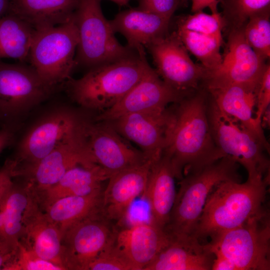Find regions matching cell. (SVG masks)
Wrapping results in <instances>:
<instances>
[{"instance_id": "46", "label": "cell", "mask_w": 270, "mask_h": 270, "mask_svg": "<svg viewBox=\"0 0 270 270\" xmlns=\"http://www.w3.org/2000/svg\"><path fill=\"white\" fill-rule=\"evenodd\" d=\"M0 128H1V126H0Z\"/></svg>"}, {"instance_id": "37", "label": "cell", "mask_w": 270, "mask_h": 270, "mask_svg": "<svg viewBox=\"0 0 270 270\" xmlns=\"http://www.w3.org/2000/svg\"><path fill=\"white\" fill-rule=\"evenodd\" d=\"M180 2V0H140L138 8L170 20Z\"/></svg>"}, {"instance_id": "23", "label": "cell", "mask_w": 270, "mask_h": 270, "mask_svg": "<svg viewBox=\"0 0 270 270\" xmlns=\"http://www.w3.org/2000/svg\"><path fill=\"white\" fill-rule=\"evenodd\" d=\"M170 20L137 8L120 12L110 23L114 33L119 32L125 37L127 46L137 50L146 48L168 34Z\"/></svg>"}, {"instance_id": "10", "label": "cell", "mask_w": 270, "mask_h": 270, "mask_svg": "<svg viewBox=\"0 0 270 270\" xmlns=\"http://www.w3.org/2000/svg\"><path fill=\"white\" fill-rule=\"evenodd\" d=\"M242 28L229 30L221 64L206 71L203 80L207 90L234 84L258 87L267 64L248 44Z\"/></svg>"}, {"instance_id": "31", "label": "cell", "mask_w": 270, "mask_h": 270, "mask_svg": "<svg viewBox=\"0 0 270 270\" xmlns=\"http://www.w3.org/2000/svg\"><path fill=\"white\" fill-rule=\"evenodd\" d=\"M248 44L264 60L270 56V8L258 12L248 19L242 28Z\"/></svg>"}, {"instance_id": "40", "label": "cell", "mask_w": 270, "mask_h": 270, "mask_svg": "<svg viewBox=\"0 0 270 270\" xmlns=\"http://www.w3.org/2000/svg\"><path fill=\"white\" fill-rule=\"evenodd\" d=\"M16 250L0 240V270H3L6 264L12 259Z\"/></svg>"}, {"instance_id": "43", "label": "cell", "mask_w": 270, "mask_h": 270, "mask_svg": "<svg viewBox=\"0 0 270 270\" xmlns=\"http://www.w3.org/2000/svg\"><path fill=\"white\" fill-rule=\"evenodd\" d=\"M10 12V0H0V18Z\"/></svg>"}, {"instance_id": "6", "label": "cell", "mask_w": 270, "mask_h": 270, "mask_svg": "<svg viewBox=\"0 0 270 270\" xmlns=\"http://www.w3.org/2000/svg\"><path fill=\"white\" fill-rule=\"evenodd\" d=\"M73 18L78 33L76 66L90 69L126 57L136 50L118 41L110 21L103 14L100 0H79Z\"/></svg>"}, {"instance_id": "24", "label": "cell", "mask_w": 270, "mask_h": 270, "mask_svg": "<svg viewBox=\"0 0 270 270\" xmlns=\"http://www.w3.org/2000/svg\"><path fill=\"white\" fill-rule=\"evenodd\" d=\"M38 204L36 194L27 184L22 186L14 180L0 206L4 223L2 240L13 250H16L27 220Z\"/></svg>"}, {"instance_id": "16", "label": "cell", "mask_w": 270, "mask_h": 270, "mask_svg": "<svg viewBox=\"0 0 270 270\" xmlns=\"http://www.w3.org/2000/svg\"><path fill=\"white\" fill-rule=\"evenodd\" d=\"M92 164L96 163L85 146L78 122L70 136L40 162L20 172L16 178H24L25 184L36 194L57 182L74 166Z\"/></svg>"}, {"instance_id": "41", "label": "cell", "mask_w": 270, "mask_h": 270, "mask_svg": "<svg viewBox=\"0 0 270 270\" xmlns=\"http://www.w3.org/2000/svg\"><path fill=\"white\" fill-rule=\"evenodd\" d=\"M214 256L212 270H236L234 265L226 258L218 254Z\"/></svg>"}, {"instance_id": "30", "label": "cell", "mask_w": 270, "mask_h": 270, "mask_svg": "<svg viewBox=\"0 0 270 270\" xmlns=\"http://www.w3.org/2000/svg\"><path fill=\"white\" fill-rule=\"evenodd\" d=\"M187 50L194 55L207 72L218 68L222 60L220 52L222 38L204 35L177 28L174 32Z\"/></svg>"}, {"instance_id": "9", "label": "cell", "mask_w": 270, "mask_h": 270, "mask_svg": "<svg viewBox=\"0 0 270 270\" xmlns=\"http://www.w3.org/2000/svg\"><path fill=\"white\" fill-rule=\"evenodd\" d=\"M56 88L44 81L31 65L0 60V124L13 130L22 114L48 98Z\"/></svg>"}, {"instance_id": "13", "label": "cell", "mask_w": 270, "mask_h": 270, "mask_svg": "<svg viewBox=\"0 0 270 270\" xmlns=\"http://www.w3.org/2000/svg\"><path fill=\"white\" fill-rule=\"evenodd\" d=\"M146 48L152 57L158 76L183 96H189L204 80L206 70L193 62L175 32L167 34Z\"/></svg>"}, {"instance_id": "19", "label": "cell", "mask_w": 270, "mask_h": 270, "mask_svg": "<svg viewBox=\"0 0 270 270\" xmlns=\"http://www.w3.org/2000/svg\"><path fill=\"white\" fill-rule=\"evenodd\" d=\"M170 240L164 230L150 222L116 230L114 239L134 270H144Z\"/></svg>"}, {"instance_id": "14", "label": "cell", "mask_w": 270, "mask_h": 270, "mask_svg": "<svg viewBox=\"0 0 270 270\" xmlns=\"http://www.w3.org/2000/svg\"><path fill=\"white\" fill-rule=\"evenodd\" d=\"M78 126L89 152L110 176L148 160L142 151L125 142L108 122H94L80 116Z\"/></svg>"}, {"instance_id": "33", "label": "cell", "mask_w": 270, "mask_h": 270, "mask_svg": "<svg viewBox=\"0 0 270 270\" xmlns=\"http://www.w3.org/2000/svg\"><path fill=\"white\" fill-rule=\"evenodd\" d=\"M224 26V20L218 12L208 14L198 11L180 18L177 22V28L219 38H222V32Z\"/></svg>"}, {"instance_id": "8", "label": "cell", "mask_w": 270, "mask_h": 270, "mask_svg": "<svg viewBox=\"0 0 270 270\" xmlns=\"http://www.w3.org/2000/svg\"><path fill=\"white\" fill-rule=\"evenodd\" d=\"M210 131L221 158L230 156L246 170L249 180L270 178L269 151L251 132L221 112L211 100L208 104Z\"/></svg>"}, {"instance_id": "7", "label": "cell", "mask_w": 270, "mask_h": 270, "mask_svg": "<svg viewBox=\"0 0 270 270\" xmlns=\"http://www.w3.org/2000/svg\"><path fill=\"white\" fill-rule=\"evenodd\" d=\"M78 42L72 15L66 23L34 30L28 62L44 81L56 88L71 78Z\"/></svg>"}, {"instance_id": "45", "label": "cell", "mask_w": 270, "mask_h": 270, "mask_svg": "<svg viewBox=\"0 0 270 270\" xmlns=\"http://www.w3.org/2000/svg\"><path fill=\"white\" fill-rule=\"evenodd\" d=\"M187 0H180V2H186Z\"/></svg>"}, {"instance_id": "42", "label": "cell", "mask_w": 270, "mask_h": 270, "mask_svg": "<svg viewBox=\"0 0 270 270\" xmlns=\"http://www.w3.org/2000/svg\"><path fill=\"white\" fill-rule=\"evenodd\" d=\"M14 131L6 128L0 129V154L2 151L12 142Z\"/></svg>"}, {"instance_id": "12", "label": "cell", "mask_w": 270, "mask_h": 270, "mask_svg": "<svg viewBox=\"0 0 270 270\" xmlns=\"http://www.w3.org/2000/svg\"><path fill=\"white\" fill-rule=\"evenodd\" d=\"M116 228L100 211L67 228L62 235V262L66 270H88L90 263L113 240Z\"/></svg>"}, {"instance_id": "35", "label": "cell", "mask_w": 270, "mask_h": 270, "mask_svg": "<svg viewBox=\"0 0 270 270\" xmlns=\"http://www.w3.org/2000/svg\"><path fill=\"white\" fill-rule=\"evenodd\" d=\"M114 239L90 263L88 270H134L116 246Z\"/></svg>"}, {"instance_id": "32", "label": "cell", "mask_w": 270, "mask_h": 270, "mask_svg": "<svg viewBox=\"0 0 270 270\" xmlns=\"http://www.w3.org/2000/svg\"><path fill=\"white\" fill-rule=\"evenodd\" d=\"M225 26L229 30L244 26L252 16L270 8V0H222Z\"/></svg>"}, {"instance_id": "1", "label": "cell", "mask_w": 270, "mask_h": 270, "mask_svg": "<svg viewBox=\"0 0 270 270\" xmlns=\"http://www.w3.org/2000/svg\"><path fill=\"white\" fill-rule=\"evenodd\" d=\"M208 104L202 91L184 97L173 108L174 122L162 154L178 180L222 158L212 137Z\"/></svg>"}, {"instance_id": "29", "label": "cell", "mask_w": 270, "mask_h": 270, "mask_svg": "<svg viewBox=\"0 0 270 270\" xmlns=\"http://www.w3.org/2000/svg\"><path fill=\"white\" fill-rule=\"evenodd\" d=\"M35 30L14 14L0 18V60L8 58L28 62Z\"/></svg>"}, {"instance_id": "34", "label": "cell", "mask_w": 270, "mask_h": 270, "mask_svg": "<svg viewBox=\"0 0 270 270\" xmlns=\"http://www.w3.org/2000/svg\"><path fill=\"white\" fill-rule=\"evenodd\" d=\"M3 270H64V269L42 258L20 242L14 258L6 264Z\"/></svg>"}, {"instance_id": "27", "label": "cell", "mask_w": 270, "mask_h": 270, "mask_svg": "<svg viewBox=\"0 0 270 270\" xmlns=\"http://www.w3.org/2000/svg\"><path fill=\"white\" fill-rule=\"evenodd\" d=\"M214 258L206 244L171 240L144 270H210Z\"/></svg>"}, {"instance_id": "17", "label": "cell", "mask_w": 270, "mask_h": 270, "mask_svg": "<svg viewBox=\"0 0 270 270\" xmlns=\"http://www.w3.org/2000/svg\"><path fill=\"white\" fill-rule=\"evenodd\" d=\"M184 97L166 84L151 68L122 99L100 112L96 120L108 122L128 114L162 110L169 104L176 103Z\"/></svg>"}, {"instance_id": "25", "label": "cell", "mask_w": 270, "mask_h": 270, "mask_svg": "<svg viewBox=\"0 0 270 270\" xmlns=\"http://www.w3.org/2000/svg\"><path fill=\"white\" fill-rule=\"evenodd\" d=\"M62 233L42 210L39 204L30 214L20 242L42 258L58 266L62 262Z\"/></svg>"}, {"instance_id": "22", "label": "cell", "mask_w": 270, "mask_h": 270, "mask_svg": "<svg viewBox=\"0 0 270 270\" xmlns=\"http://www.w3.org/2000/svg\"><path fill=\"white\" fill-rule=\"evenodd\" d=\"M110 176L98 164H80L68 170L55 184L36 195L40 208L44 210L60 198L86 196L100 190L102 182Z\"/></svg>"}, {"instance_id": "36", "label": "cell", "mask_w": 270, "mask_h": 270, "mask_svg": "<svg viewBox=\"0 0 270 270\" xmlns=\"http://www.w3.org/2000/svg\"><path fill=\"white\" fill-rule=\"evenodd\" d=\"M270 104V65L267 64L256 92L255 118L262 125V118Z\"/></svg>"}, {"instance_id": "44", "label": "cell", "mask_w": 270, "mask_h": 270, "mask_svg": "<svg viewBox=\"0 0 270 270\" xmlns=\"http://www.w3.org/2000/svg\"><path fill=\"white\" fill-rule=\"evenodd\" d=\"M112 1L120 6L126 5L130 0H109Z\"/></svg>"}, {"instance_id": "20", "label": "cell", "mask_w": 270, "mask_h": 270, "mask_svg": "<svg viewBox=\"0 0 270 270\" xmlns=\"http://www.w3.org/2000/svg\"><path fill=\"white\" fill-rule=\"evenodd\" d=\"M257 88L234 84L208 91L211 95V100L221 112L238 121L254 134L270 151V145L262 125L258 123L254 115Z\"/></svg>"}, {"instance_id": "5", "label": "cell", "mask_w": 270, "mask_h": 270, "mask_svg": "<svg viewBox=\"0 0 270 270\" xmlns=\"http://www.w3.org/2000/svg\"><path fill=\"white\" fill-rule=\"evenodd\" d=\"M210 252L231 262L236 270H270V220L264 208L240 226L210 238Z\"/></svg>"}, {"instance_id": "26", "label": "cell", "mask_w": 270, "mask_h": 270, "mask_svg": "<svg viewBox=\"0 0 270 270\" xmlns=\"http://www.w3.org/2000/svg\"><path fill=\"white\" fill-rule=\"evenodd\" d=\"M79 0H10V12L35 30L56 26L72 17Z\"/></svg>"}, {"instance_id": "4", "label": "cell", "mask_w": 270, "mask_h": 270, "mask_svg": "<svg viewBox=\"0 0 270 270\" xmlns=\"http://www.w3.org/2000/svg\"><path fill=\"white\" fill-rule=\"evenodd\" d=\"M238 164L232 158L225 156L183 176L164 229L171 240L186 244L200 242L194 238V234L207 199L220 182H240Z\"/></svg>"}, {"instance_id": "3", "label": "cell", "mask_w": 270, "mask_h": 270, "mask_svg": "<svg viewBox=\"0 0 270 270\" xmlns=\"http://www.w3.org/2000/svg\"><path fill=\"white\" fill-rule=\"evenodd\" d=\"M270 178L249 180L244 183L228 180L210 194L196 226L194 238H210L234 228L264 208Z\"/></svg>"}, {"instance_id": "15", "label": "cell", "mask_w": 270, "mask_h": 270, "mask_svg": "<svg viewBox=\"0 0 270 270\" xmlns=\"http://www.w3.org/2000/svg\"><path fill=\"white\" fill-rule=\"evenodd\" d=\"M174 120V110L166 108L126 114L108 122L154 162L167 146Z\"/></svg>"}, {"instance_id": "18", "label": "cell", "mask_w": 270, "mask_h": 270, "mask_svg": "<svg viewBox=\"0 0 270 270\" xmlns=\"http://www.w3.org/2000/svg\"><path fill=\"white\" fill-rule=\"evenodd\" d=\"M153 163L148 160L110 177L102 191L100 206V212L105 218L112 222L126 218L134 200L144 192Z\"/></svg>"}, {"instance_id": "28", "label": "cell", "mask_w": 270, "mask_h": 270, "mask_svg": "<svg viewBox=\"0 0 270 270\" xmlns=\"http://www.w3.org/2000/svg\"><path fill=\"white\" fill-rule=\"evenodd\" d=\"M102 191L101 188L86 196L60 198L45 208L44 212L62 235L74 224L100 211Z\"/></svg>"}, {"instance_id": "2", "label": "cell", "mask_w": 270, "mask_h": 270, "mask_svg": "<svg viewBox=\"0 0 270 270\" xmlns=\"http://www.w3.org/2000/svg\"><path fill=\"white\" fill-rule=\"evenodd\" d=\"M151 68L144 48L116 60L92 68L65 83L71 98L82 107L102 112L116 104Z\"/></svg>"}, {"instance_id": "39", "label": "cell", "mask_w": 270, "mask_h": 270, "mask_svg": "<svg viewBox=\"0 0 270 270\" xmlns=\"http://www.w3.org/2000/svg\"><path fill=\"white\" fill-rule=\"evenodd\" d=\"M191 10L192 12L202 11L208 8L212 14L218 12V5L222 0H192Z\"/></svg>"}, {"instance_id": "21", "label": "cell", "mask_w": 270, "mask_h": 270, "mask_svg": "<svg viewBox=\"0 0 270 270\" xmlns=\"http://www.w3.org/2000/svg\"><path fill=\"white\" fill-rule=\"evenodd\" d=\"M175 178L168 158L162 154L152 164L144 192L150 208V222L164 230L176 197Z\"/></svg>"}, {"instance_id": "38", "label": "cell", "mask_w": 270, "mask_h": 270, "mask_svg": "<svg viewBox=\"0 0 270 270\" xmlns=\"http://www.w3.org/2000/svg\"><path fill=\"white\" fill-rule=\"evenodd\" d=\"M15 163L12 158H8L0 168V204L14 180Z\"/></svg>"}, {"instance_id": "11", "label": "cell", "mask_w": 270, "mask_h": 270, "mask_svg": "<svg viewBox=\"0 0 270 270\" xmlns=\"http://www.w3.org/2000/svg\"><path fill=\"white\" fill-rule=\"evenodd\" d=\"M80 116L60 109L36 124L20 142L12 159L14 177L34 166L52 152L75 130Z\"/></svg>"}]
</instances>
